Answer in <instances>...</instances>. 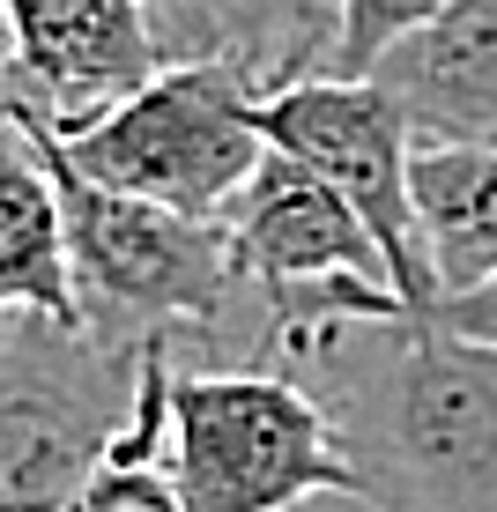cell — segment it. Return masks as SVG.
<instances>
[{"label": "cell", "mask_w": 497, "mask_h": 512, "mask_svg": "<svg viewBox=\"0 0 497 512\" xmlns=\"http://www.w3.org/2000/svg\"><path fill=\"white\" fill-rule=\"evenodd\" d=\"M327 401L371 512H497V342L431 312H357L282 357Z\"/></svg>", "instance_id": "obj_1"}, {"label": "cell", "mask_w": 497, "mask_h": 512, "mask_svg": "<svg viewBox=\"0 0 497 512\" xmlns=\"http://www.w3.org/2000/svg\"><path fill=\"white\" fill-rule=\"evenodd\" d=\"M15 119L38 134V149L52 164L82 320L104 342H127V349L171 342L179 357H201V364H216V357L245 364L238 327H253V357L275 364L268 312L245 297L238 260H230V223L186 216V208L127 193V186H104L60 149V134L45 119H30V112H15Z\"/></svg>", "instance_id": "obj_2"}, {"label": "cell", "mask_w": 497, "mask_h": 512, "mask_svg": "<svg viewBox=\"0 0 497 512\" xmlns=\"http://www.w3.org/2000/svg\"><path fill=\"white\" fill-rule=\"evenodd\" d=\"M164 461L186 512H297L312 498H364L327 401L282 364L171 357Z\"/></svg>", "instance_id": "obj_3"}, {"label": "cell", "mask_w": 497, "mask_h": 512, "mask_svg": "<svg viewBox=\"0 0 497 512\" xmlns=\"http://www.w3.org/2000/svg\"><path fill=\"white\" fill-rule=\"evenodd\" d=\"M149 349L104 342L90 320H0V512H75L134 423Z\"/></svg>", "instance_id": "obj_4"}, {"label": "cell", "mask_w": 497, "mask_h": 512, "mask_svg": "<svg viewBox=\"0 0 497 512\" xmlns=\"http://www.w3.org/2000/svg\"><path fill=\"white\" fill-rule=\"evenodd\" d=\"M60 149L104 186H127V193L186 208V216L223 223V208L275 156V141L260 127V82L245 67L164 60L134 97H119L90 127L60 134Z\"/></svg>", "instance_id": "obj_5"}, {"label": "cell", "mask_w": 497, "mask_h": 512, "mask_svg": "<svg viewBox=\"0 0 497 512\" xmlns=\"http://www.w3.org/2000/svg\"><path fill=\"white\" fill-rule=\"evenodd\" d=\"M260 127L282 156L312 164L371 223V238L386 245V268H394V290L408 305L416 312L431 305L438 275H431V245H423V216H416V141H423L416 112L379 75H305L260 97Z\"/></svg>", "instance_id": "obj_6"}, {"label": "cell", "mask_w": 497, "mask_h": 512, "mask_svg": "<svg viewBox=\"0 0 497 512\" xmlns=\"http://www.w3.org/2000/svg\"><path fill=\"white\" fill-rule=\"evenodd\" d=\"M15 112L75 134L164 67L156 0H0Z\"/></svg>", "instance_id": "obj_7"}, {"label": "cell", "mask_w": 497, "mask_h": 512, "mask_svg": "<svg viewBox=\"0 0 497 512\" xmlns=\"http://www.w3.org/2000/svg\"><path fill=\"white\" fill-rule=\"evenodd\" d=\"M164 60H230L260 82V97L282 82L327 75L342 8L334 0H156Z\"/></svg>", "instance_id": "obj_8"}, {"label": "cell", "mask_w": 497, "mask_h": 512, "mask_svg": "<svg viewBox=\"0 0 497 512\" xmlns=\"http://www.w3.org/2000/svg\"><path fill=\"white\" fill-rule=\"evenodd\" d=\"M371 75L416 112L431 141H497V0H453Z\"/></svg>", "instance_id": "obj_9"}, {"label": "cell", "mask_w": 497, "mask_h": 512, "mask_svg": "<svg viewBox=\"0 0 497 512\" xmlns=\"http://www.w3.org/2000/svg\"><path fill=\"white\" fill-rule=\"evenodd\" d=\"M8 312L82 320L60 186H52V164L23 119H0V320Z\"/></svg>", "instance_id": "obj_10"}, {"label": "cell", "mask_w": 497, "mask_h": 512, "mask_svg": "<svg viewBox=\"0 0 497 512\" xmlns=\"http://www.w3.org/2000/svg\"><path fill=\"white\" fill-rule=\"evenodd\" d=\"M416 216L438 297L497 275V141H416ZM431 297V305H438Z\"/></svg>", "instance_id": "obj_11"}, {"label": "cell", "mask_w": 497, "mask_h": 512, "mask_svg": "<svg viewBox=\"0 0 497 512\" xmlns=\"http://www.w3.org/2000/svg\"><path fill=\"white\" fill-rule=\"evenodd\" d=\"M171 357H179L171 342H156V349H149V364H141L134 423L119 431L112 461H104L90 483H82L75 512H186L179 483H171V461H164V416H171L164 386H171Z\"/></svg>", "instance_id": "obj_12"}, {"label": "cell", "mask_w": 497, "mask_h": 512, "mask_svg": "<svg viewBox=\"0 0 497 512\" xmlns=\"http://www.w3.org/2000/svg\"><path fill=\"white\" fill-rule=\"evenodd\" d=\"M334 8H342V30H334L327 75H371L401 38H416L423 23H438L453 0H334Z\"/></svg>", "instance_id": "obj_13"}, {"label": "cell", "mask_w": 497, "mask_h": 512, "mask_svg": "<svg viewBox=\"0 0 497 512\" xmlns=\"http://www.w3.org/2000/svg\"><path fill=\"white\" fill-rule=\"evenodd\" d=\"M438 327H453V334H475V342H497V275L490 282H475V290H453V297H438V305H423Z\"/></svg>", "instance_id": "obj_14"}, {"label": "cell", "mask_w": 497, "mask_h": 512, "mask_svg": "<svg viewBox=\"0 0 497 512\" xmlns=\"http://www.w3.org/2000/svg\"><path fill=\"white\" fill-rule=\"evenodd\" d=\"M0 119H15V75H8V52H0Z\"/></svg>", "instance_id": "obj_15"}]
</instances>
